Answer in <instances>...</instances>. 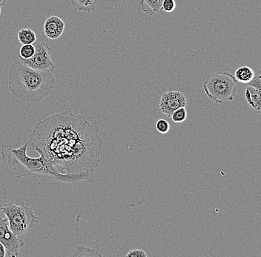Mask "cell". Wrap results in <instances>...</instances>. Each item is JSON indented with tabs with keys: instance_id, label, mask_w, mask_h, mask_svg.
<instances>
[{
	"instance_id": "1",
	"label": "cell",
	"mask_w": 261,
	"mask_h": 257,
	"mask_svg": "<svg viewBox=\"0 0 261 257\" xmlns=\"http://www.w3.org/2000/svg\"><path fill=\"white\" fill-rule=\"evenodd\" d=\"M27 141L62 174L90 177L100 161L99 128L81 114L50 116L36 125Z\"/></svg>"
},
{
	"instance_id": "2",
	"label": "cell",
	"mask_w": 261,
	"mask_h": 257,
	"mask_svg": "<svg viewBox=\"0 0 261 257\" xmlns=\"http://www.w3.org/2000/svg\"><path fill=\"white\" fill-rule=\"evenodd\" d=\"M28 141L23 142L20 148H14L3 144L0 154L2 156V166L9 176L16 178L33 176L39 180H55L63 183H76L87 180L86 175L62 174L48 161L43 155L37 158L27 155Z\"/></svg>"
},
{
	"instance_id": "3",
	"label": "cell",
	"mask_w": 261,
	"mask_h": 257,
	"mask_svg": "<svg viewBox=\"0 0 261 257\" xmlns=\"http://www.w3.org/2000/svg\"><path fill=\"white\" fill-rule=\"evenodd\" d=\"M8 89L23 101L39 102L51 93L56 79L51 70H35L16 61L8 70Z\"/></svg>"
},
{
	"instance_id": "4",
	"label": "cell",
	"mask_w": 261,
	"mask_h": 257,
	"mask_svg": "<svg viewBox=\"0 0 261 257\" xmlns=\"http://www.w3.org/2000/svg\"><path fill=\"white\" fill-rule=\"evenodd\" d=\"M237 80L227 72L212 73L203 82V89L209 99L217 103L232 101L237 92Z\"/></svg>"
},
{
	"instance_id": "5",
	"label": "cell",
	"mask_w": 261,
	"mask_h": 257,
	"mask_svg": "<svg viewBox=\"0 0 261 257\" xmlns=\"http://www.w3.org/2000/svg\"><path fill=\"white\" fill-rule=\"evenodd\" d=\"M2 211L8 218L9 228L18 236L30 231L38 220L33 210L26 206L24 202L20 205L13 202H5Z\"/></svg>"
},
{
	"instance_id": "6",
	"label": "cell",
	"mask_w": 261,
	"mask_h": 257,
	"mask_svg": "<svg viewBox=\"0 0 261 257\" xmlns=\"http://www.w3.org/2000/svg\"><path fill=\"white\" fill-rule=\"evenodd\" d=\"M35 53L31 58L23 59L19 57L20 61L28 67L35 70L54 71V64L51 58V48L44 41H36L33 43Z\"/></svg>"
},
{
	"instance_id": "7",
	"label": "cell",
	"mask_w": 261,
	"mask_h": 257,
	"mask_svg": "<svg viewBox=\"0 0 261 257\" xmlns=\"http://www.w3.org/2000/svg\"><path fill=\"white\" fill-rule=\"evenodd\" d=\"M0 242H2L6 250L7 257H17L20 254V248L24 246V242L18 236L14 234L9 228L7 217L2 218L0 215Z\"/></svg>"
},
{
	"instance_id": "8",
	"label": "cell",
	"mask_w": 261,
	"mask_h": 257,
	"mask_svg": "<svg viewBox=\"0 0 261 257\" xmlns=\"http://www.w3.org/2000/svg\"><path fill=\"white\" fill-rule=\"evenodd\" d=\"M187 105L186 95L181 92H167L163 93L160 100V111L171 117L175 110Z\"/></svg>"
},
{
	"instance_id": "9",
	"label": "cell",
	"mask_w": 261,
	"mask_h": 257,
	"mask_svg": "<svg viewBox=\"0 0 261 257\" xmlns=\"http://www.w3.org/2000/svg\"><path fill=\"white\" fill-rule=\"evenodd\" d=\"M65 27V24L62 19L57 16H51L44 23V33L48 39L55 40L63 34Z\"/></svg>"
},
{
	"instance_id": "10",
	"label": "cell",
	"mask_w": 261,
	"mask_h": 257,
	"mask_svg": "<svg viewBox=\"0 0 261 257\" xmlns=\"http://www.w3.org/2000/svg\"><path fill=\"white\" fill-rule=\"evenodd\" d=\"M245 96L252 111L255 114H260L261 111V89L248 85Z\"/></svg>"
},
{
	"instance_id": "11",
	"label": "cell",
	"mask_w": 261,
	"mask_h": 257,
	"mask_svg": "<svg viewBox=\"0 0 261 257\" xmlns=\"http://www.w3.org/2000/svg\"><path fill=\"white\" fill-rule=\"evenodd\" d=\"M163 0H140V5L143 12L148 15H154L162 11Z\"/></svg>"
},
{
	"instance_id": "12",
	"label": "cell",
	"mask_w": 261,
	"mask_h": 257,
	"mask_svg": "<svg viewBox=\"0 0 261 257\" xmlns=\"http://www.w3.org/2000/svg\"><path fill=\"white\" fill-rule=\"evenodd\" d=\"M255 75V72L252 67L249 66H241L235 70L234 76L237 82L248 84L253 79Z\"/></svg>"
},
{
	"instance_id": "13",
	"label": "cell",
	"mask_w": 261,
	"mask_h": 257,
	"mask_svg": "<svg viewBox=\"0 0 261 257\" xmlns=\"http://www.w3.org/2000/svg\"><path fill=\"white\" fill-rule=\"evenodd\" d=\"M99 0H70L71 5L78 11L91 13L95 10V5Z\"/></svg>"
},
{
	"instance_id": "14",
	"label": "cell",
	"mask_w": 261,
	"mask_h": 257,
	"mask_svg": "<svg viewBox=\"0 0 261 257\" xmlns=\"http://www.w3.org/2000/svg\"><path fill=\"white\" fill-rule=\"evenodd\" d=\"M18 39L22 45L33 44L36 41V33L30 29H21L18 32Z\"/></svg>"
},
{
	"instance_id": "15",
	"label": "cell",
	"mask_w": 261,
	"mask_h": 257,
	"mask_svg": "<svg viewBox=\"0 0 261 257\" xmlns=\"http://www.w3.org/2000/svg\"><path fill=\"white\" fill-rule=\"evenodd\" d=\"M73 257H102V255L99 254L97 250L92 249L85 245H80L76 248Z\"/></svg>"
},
{
	"instance_id": "16",
	"label": "cell",
	"mask_w": 261,
	"mask_h": 257,
	"mask_svg": "<svg viewBox=\"0 0 261 257\" xmlns=\"http://www.w3.org/2000/svg\"><path fill=\"white\" fill-rule=\"evenodd\" d=\"M186 117H187V111H186V107H181L175 110L171 116L173 122L176 123H183L186 120Z\"/></svg>"
},
{
	"instance_id": "17",
	"label": "cell",
	"mask_w": 261,
	"mask_h": 257,
	"mask_svg": "<svg viewBox=\"0 0 261 257\" xmlns=\"http://www.w3.org/2000/svg\"><path fill=\"white\" fill-rule=\"evenodd\" d=\"M35 47L33 44H27V45H23L20 50V56L23 59H29L34 54Z\"/></svg>"
},
{
	"instance_id": "18",
	"label": "cell",
	"mask_w": 261,
	"mask_h": 257,
	"mask_svg": "<svg viewBox=\"0 0 261 257\" xmlns=\"http://www.w3.org/2000/svg\"><path fill=\"white\" fill-rule=\"evenodd\" d=\"M156 128L161 133H167L170 129V124L164 119H161L157 122Z\"/></svg>"
},
{
	"instance_id": "19",
	"label": "cell",
	"mask_w": 261,
	"mask_h": 257,
	"mask_svg": "<svg viewBox=\"0 0 261 257\" xmlns=\"http://www.w3.org/2000/svg\"><path fill=\"white\" fill-rule=\"evenodd\" d=\"M176 8V2L174 0H163L162 4V11L167 13H171Z\"/></svg>"
},
{
	"instance_id": "20",
	"label": "cell",
	"mask_w": 261,
	"mask_h": 257,
	"mask_svg": "<svg viewBox=\"0 0 261 257\" xmlns=\"http://www.w3.org/2000/svg\"><path fill=\"white\" fill-rule=\"evenodd\" d=\"M249 86L256 88V89H261V70H258L257 73H255V76L253 79L249 82Z\"/></svg>"
},
{
	"instance_id": "21",
	"label": "cell",
	"mask_w": 261,
	"mask_h": 257,
	"mask_svg": "<svg viewBox=\"0 0 261 257\" xmlns=\"http://www.w3.org/2000/svg\"><path fill=\"white\" fill-rule=\"evenodd\" d=\"M147 254L146 251L141 249H133L130 250L127 254L126 257H146Z\"/></svg>"
},
{
	"instance_id": "22",
	"label": "cell",
	"mask_w": 261,
	"mask_h": 257,
	"mask_svg": "<svg viewBox=\"0 0 261 257\" xmlns=\"http://www.w3.org/2000/svg\"><path fill=\"white\" fill-rule=\"evenodd\" d=\"M6 256V250L2 242H0V257H5Z\"/></svg>"
},
{
	"instance_id": "23",
	"label": "cell",
	"mask_w": 261,
	"mask_h": 257,
	"mask_svg": "<svg viewBox=\"0 0 261 257\" xmlns=\"http://www.w3.org/2000/svg\"><path fill=\"white\" fill-rule=\"evenodd\" d=\"M7 2H8V0H0V5L1 6L5 5Z\"/></svg>"
},
{
	"instance_id": "24",
	"label": "cell",
	"mask_w": 261,
	"mask_h": 257,
	"mask_svg": "<svg viewBox=\"0 0 261 257\" xmlns=\"http://www.w3.org/2000/svg\"><path fill=\"white\" fill-rule=\"evenodd\" d=\"M1 5H0V15H1V11H2V8H1Z\"/></svg>"
}]
</instances>
